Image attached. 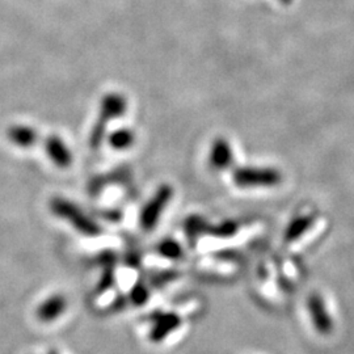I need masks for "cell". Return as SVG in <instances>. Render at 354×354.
Instances as JSON below:
<instances>
[{
  "instance_id": "16",
  "label": "cell",
  "mask_w": 354,
  "mask_h": 354,
  "mask_svg": "<svg viewBox=\"0 0 354 354\" xmlns=\"http://www.w3.org/2000/svg\"><path fill=\"white\" fill-rule=\"evenodd\" d=\"M238 230V225L235 222H223L215 227H212V235L219 238H228L232 236Z\"/></svg>"
},
{
  "instance_id": "15",
  "label": "cell",
  "mask_w": 354,
  "mask_h": 354,
  "mask_svg": "<svg viewBox=\"0 0 354 354\" xmlns=\"http://www.w3.org/2000/svg\"><path fill=\"white\" fill-rule=\"evenodd\" d=\"M149 297H150V294H149L147 288L142 283H137L130 291V299L133 304H137V306L146 304L149 301Z\"/></svg>"
},
{
  "instance_id": "8",
  "label": "cell",
  "mask_w": 354,
  "mask_h": 354,
  "mask_svg": "<svg viewBox=\"0 0 354 354\" xmlns=\"http://www.w3.org/2000/svg\"><path fill=\"white\" fill-rule=\"evenodd\" d=\"M45 150L51 162L61 168H66L71 165L73 155L64 140L57 136H50L45 142Z\"/></svg>"
},
{
  "instance_id": "10",
  "label": "cell",
  "mask_w": 354,
  "mask_h": 354,
  "mask_svg": "<svg viewBox=\"0 0 354 354\" xmlns=\"http://www.w3.org/2000/svg\"><path fill=\"white\" fill-rule=\"evenodd\" d=\"M7 137L10 142L19 147H32L37 142V131L33 127L26 125H13L8 129Z\"/></svg>"
},
{
  "instance_id": "9",
  "label": "cell",
  "mask_w": 354,
  "mask_h": 354,
  "mask_svg": "<svg viewBox=\"0 0 354 354\" xmlns=\"http://www.w3.org/2000/svg\"><path fill=\"white\" fill-rule=\"evenodd\" d=\"M234 162V151L230 142L225 138H216L210 151V165L215 169H226Z\"/></svg>"
},
{
  "instance_id": "17",
  "label": "cell",
  "mask_w": 354,
  "mask_h": 354,
  "mask_svg": "<svg viewBox=\"0 0 354 354\" xmlns=\"http://www.w3.org/2000/svg\"><path fill=\"white\" fill-rule=\"evenodd\" d=\"M279 1H281L282 4H285V6H290L294 0H279Z\"/></svg>"
},
{
  "instance_id": "4",
  "label": "cell",
  "mask_w": 354,
  "mask_h": 354,
  "mask_svg": "<svg viewBox=\"0 0 354 354\" xmlns=\"http://www.w3.org/2000/svg\"><path fill=\"white\" fill-rule=\"evenodd\" d=\"M307 310L311 323L314 324V328L317 329V333L329 335L333 329V320L329 315L327 304L319 292L310 294L307 299Z\"/></svg>"
},
{
  "instance_id": "14",
  "label": "cell",
  "mask_w": 354,
  "mask_h": 354,
  "mask_svg": "<svg viewBox=\"0 0 354 354\" xmlns=\"http://www.w3.org/2000/svg\"><path fill=\"white\" fill-rule=\"evenodd\" d=\"M205 230H207V225L201 216H190L189 219L185 222V231L190 238L197 236Z\"/></svg>"
},
{
  "instance_id": "18",
  "label": "cell",
  "mask_w": 354,
  "mask_h": 354,
  "mask_svg": "<svg viewBox=\"0 0 354 354\" xmlns=\"http://www.w3.org/2000/svg\"><path fill=\"white\" fill-rule=\"evenodd\" d=\"M46 354H58L55 351H50V352H48Z\"/></svg>"
},
{
  "instance_id": "12",
  "label": "cell",
  "mask_w": 354,
  "mask_h": 354,
  "mask_svg": "<svg viewBox=\"0 0 354 354\" xmlns=\"http://www.w3.org/2000/svg\"><path fill=\"white\" fill-rule=\"evenodd\" d=\"M109 145L113 147L114 150H127L133 143H134V133L129 130L127 127L118 129L113 131L109 136Z\"/></svg>"
},
{
  "instance_id": "6",
  "label": "cell",
  "mask_w": 354,
  "mask_h": 354,
  "mask_svg": "<svg viewBox=\"0 0 354 354\" xmlns=\"http://www.w3.org/2000/svg\"><path fill=\"white\" fill-rule=\"evenodd\" d=\"M127 99L120 93H108L102 97L99 118L95 125L106 129L108 124L127 112Z\"/></svg>"
},
{
  "instance_id": "2",
  "label": "cell",
  "mask_w": 354,
  "mask_h": 354,
  "mask_svg": "<svg viewBox=\"0 0 354 354\" xmlns=\"http://www.w3.org/2000/svg\"><path fill=\"white\" fill-rule=\"evenodd\" d=\"M232 178L241 188H270L279 185L282 175L276 168L241 167L234 171Z\"/></svg>"
},
{
  "instance_id": "7",
  "label": "cell",
  "mask_w": 354,
  "mask_h": 354,
  "mask_svg": "<svg viewBox=\"0 0 354 354\" xmlns=\"http://www.w3.org/2000/svg\"><path fill=\"white\" fill-rule=\"evenodd\" d=\"M67 310V299L62 294H53L39 304L36 310V317L42 323H53L62 317Z\"/></svg>"
},
{
  "instance_id": "3",
  "label": "cell",
  "mask_w": 354,
  "mask_h": 354,
  "mask_svg": "<svg viewBox=\"0 0 354 354\" xmlns=\"http://www.w3.org/2000/svg\"><path fill=\"white\" fill-rule=\"evenodd\" d=\"M172 196H174V189L171 185L165 184L156 190L153 197L143 207V210L140 213V222L143 230H151L156 226V223L162 215V212L171 201Z\"/></svg>"
},
{
  "instance_id": "11",
  "label": "cell",
  "mask_w": 354,
  "mask_h": 354,
  "mask_svg": "<svg viewBox=\"0 0 354 354\" xmlns=\"http://www.w3.org/2000/svg\"><path fill=\"white\" fill-rule=\"evenodd\" d=\"M313 222H314L313 215H299L294 218L285 231V241H295L299 239L304 232L311 227Z\"/></svg>"
},
{
  "instance_id": "13",
  "label": "cell",
  "mask_w": 354,
  "mask_h": 354,
  "mask_svg": "<svg viewBox=\"0 0 354 354\" xmlns=\"http://www.w3.org/2000/svg\"><path fill=\"white\" fill-rule=\"evenodd\" d=\"M159 252L167 259L176 260L183 256V248L177 241L172 239H165L159 244Z\"/></svg>"
},
{
  "instance_id": "1",
  "label": "cell",
  "mask_w": 354,
  "mask_h": 354,
  "mask_svg": "<svg viewBox=\"0 0 354 354\" xmlns=\"http://www.w3.org/2000/svg\"><path fill=\"white\" fill-rule=\"evenodd\" d=\"M50 209L53 214L67 221L79 232L87 236H97L100 234V227L97 226V223H95L74 203L57 197L51 200Z\"/></svg>"
},
{
  "instance_id": "5",
  "label": "cell",
  "mask_w": 354,
  "mask_h": 354,
  "mask_svg": "<svg viewBox=\"0 0 354 354\" xmlns=\"http://www.w3.org/2000/svg\"><path fill=\"white\" fill-rule=\"evenodd\" d=\"M150 340L155 344L165 342L172 332H175L181 326V317L175 313L156 311L151 317Z\"/></svg>"
}]
</instances>
